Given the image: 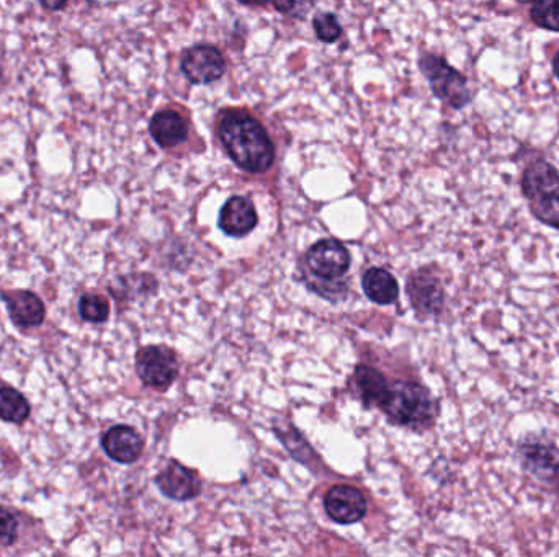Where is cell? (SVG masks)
<instances>
[{
	"mask_svg": "<svg viewBox=\"0 0 559 557\" xmlns=\"http://www.w3.org/2000/svg\"><path fill=\"white\" fill-rule=\"evenodd\" d=\"M30 415L27 397L14 388H0V419L22 424Z\"/></svg>",
	"mask_w": 559,
	"mask_h": 557,
	"instance_id": "e0dca14e",
	"label": "cell"
},
{
	"mask_svg": "<svg viewBox=\"0 0 559 557\" xmlns=\"http://www.w3.org/2000/svg\"><path fill=\"white\" fill-rule=\"evenodd\" d=\"M149 133L161 148H174L187 139V123L174 110H162L149 123Z\"/></svg>",
	"mask_w": 559,
	"mask_h": 557,
	"instance_id": "4fadbf2b",
	"label": "cell"
},
{
	"mask_svg": "<svg viewBox=\"0 0 559 557\" xmlns=\"http://www.w3.org/2000/svg\"><path fill=\"white\" fill-rule=\"evenodd\" d=\"M530 210L538 221L559 229V190L530 200Z\"/></svg>",
	"mask_w": 559,
	"mask_h": 557,
	"instance_id": "ac0fdd59",
	"label": "cell"
},
{
	"mask_svg": "<svg viewBox=\"0 0 559 557\" xmlns=\"http://www.w3.org/2000/svg\"><path fill=\"white\" fill-rule=\"evenodd\" d=\"M224 58L213 46H193L182 59V72L192 84H211L224 74Z\"/></svg>",
	"mask_w": 559,
	"mask_h": 557,
	"instance_id": "8992f818",
	"label": "cell"
},
{
	"mask_svg": "<svg viewBox=\"0 0 559 557\" xmlns=\"http://www.w3.org/2000/svg\"><path fill=\"white\" fill-rule=\"evenodd\" d=\"M79 312H81L82 319L87 322H105L110 314V306L108 301L99 295H85L81 298L79 303Z\"/></svg>",
	"mask_w": 559,
	"mask_h": 557,
	"instance_id": "ffe728a7",
	"label": "cell"
},
{
	"mask_svg": "<svg viewBox=\"0 0 559 557\" xmlns=\"http://www.w3.org/2000/svg\"><path fill=\"white\" fill-rule=\"evenodd\" d=\"M4 301L9 308L12 321L20 327H36L45 321V304L32 291L4 293Z\"/></svg>",
	"mask_w": 559,
	"mask_h": 557,
	"instance_id": "7c38bea8",
	"label": "cell"
},
{
	"mask_svg": "<svg viewBox=\"0 0 559 557\" xmlns=\"http://www.w3.org/2000/svg\"><path fill=\"white\" fill-rule=\"evenodd\" d=\"M324 507L329 517L337 523L358 522L367 515V500L362 492L352 486H336L327 492Z\"/></svg>",
	"mask_w": 559,
	"mask_h": 557,
	"instance_id": "52a82bcc",
	"label": "cell"
},
{
	"mask_svg": "<svg viewBox=\"0 0 559 557\" xmlns=\"http://www.w3.org/2000/svg\"><path fill=\"white\" fill-rule=\"evenodd\" d=\"M38 2L43 9L50 10V12H59L68 4V0H38Z\"/></svg>",
	"mask_w": 559,
	"mask_h": 557,
	"instance_id": "cb8c5ba5",
	"label": "cell"
},
{
	"mask_svg": "<svg viewBox=\"0 0 559 557\" xmlns=\"http://www.w3.org/2000/svg\"><path fill=\"white\" fill-rule=\"evenodd\" d=\"M407 293L412 306L425 316H432L442 309L443 288L439 278L429 270L414 273L407 283Z\"/></svg>",
	"mask_w": 559,
	"mask_h": 557,
	"instance_id": "ba28073f",
	"label": "cell"
},
{
	"mask_svg": "<svg viewBox=\"0 0 559 557\" xmlns=\"http://www.w3.org/2000/svg\"><path fill=\"white\" fill-rule=\"evenodd\" d=\"M522 190L528 200L542 197L546 193L559 190V174L553 165L545 161L533 162L525 170Z\"/></svg>",
	"mask_w": 559,
	"mask_h": 557,
	"instance_id": "5bb4252c",
	"label": "cell"
},
{
	"mask_svg": "<svg viewBox=\"0 0 559 557\" xmlns=\"http://www.w3.org/2000/svg\"><path fill=\"white\" fill-rule=\"evenodd\" d=\"M220 139L236 164L251 174H264L275 161L272 139L259 121L242 112H229L220 123Z\"/></svg>",
	"mask_w": 559,
	"mask_h": 557,
	"instance_id": "6da1fadb",
	"label": "cell"
},
{
	"mask_svg": "<svg viewBox=\"0 0 559 557\" xmlns=\"http://www.w3.org/2000/svg\"><path fill=\"white\" fill-rule=\"evenodd\" d=\"M530 15L538 27L559 32V0H537Z\"/></svg>",
	"mask_w": 559,
	"mask_h": 557,
	"instance_id": "d6986e66",
	"label": "cell"
},
{
	"mask_svg": "<svg viewBox=\"0 0 559 557\" xmlns=\"http://www.w3.org/2000/svg\"><path fill=\"white\" fill-rule=\"evenodd\" d=\"M363 290L376 304H393L399 296L398 281L383 268H372L363 275Z\"/></svg>",
	"mask_w": 559,
	"mask_h": 557,
	"instance_id": "9a60e30c",
	"label": "cell"
},
{
	"mask_svg": "<svg viewBox=\"0 0 559 557\" xmlns=\"http://www.w3.org/2000/svg\"><path fill=\"white\" fill-rule=\"evenodd\" d=\"M156 482L162 494L167 495L170 499L180 500V502L195 499L202 491L197 476L179 463H170L157 476Z\"/></svg>",
	"mask_w": 559,
	"mask_h": 557,
	"instance_id": "30bf717a",
	"label": "cell"
},
{
	"mask_svg": "<svg viewBox=\"0 0 559 557\" xmlns=\"http://www.w3.org/2000/svg\"><path fill=\"white\" fill-rule=\"evenodd\" d=\"M421 69L429 79L430 89L442 102L458 110L470 103L471 92L466 77L461 76L445 59L425 54L421 58Z\"/></svg>",
	"mask_w": 559,
	"mask_h": 557,
	"instance_id": "3957f363",
	"label": "cell"
},
{
	"mask_svg": "<svg viewBox=\"0 0 559 557\" xmlns=\"http://www.w3.org/2000/svg\"><path fill=\"white\" fill-rule=\"evenodd\" d=\"M314 30L319 40L334 43L342 35V27L334 14H321L314 18Z\"/></svg>",
	"mask_w": 559,
	"mask_h": 557,
	"instance_id": "44dd1931",
	"label": "cell"
},
{
	"mask_svg": "<svg viewBox=\"0 0 559 557\" xmlns=\"http://www.w3.org/2000/svg\"><path fill=\"white\" fill-rule=\"evenodd\" d=\"M306 265L314 277L324 278V280L344 277L350 267L349 250L340 242L326 239L309 249Z\"/></svg>",
	"mask_w": 559,
	"mask_h": 557,
	"instance_id": "5b68a950",
	"label": "cell"
},
{
	"mask_svg": "<svg viewBox=\"0 0 559 557\" xmlns=\"http://www.w3.org/2000/svg\"><path fill=\"white\" fill-rule=\"evenodd\" d=\"M18 536V520L14 513L0 508V544L10 546Z\"/></svg>",
	"mask_w": 559,
	"mask_h": 557,
	"instance_id": "7402d4cb",
	"label": "cell"
},
{
	"mask_svg": "<svg viewBox=\"0 0 559 557\" xmlns=\"http://www.w3.org/2000/svg\"><path fill=\"white\" fill-rule=\"evenodd\" d=\"M136 371L146 386L167 389L179 373V361L167 347H144L136 355Z\"/></svg>",
	"mask_w": 559,
	"mask_h": 557,
	"instance_id": "277c9868",
	"label": "cell"
},
{
	"mask_svg": "<svg viewBox=\"0 0 559 557\" xmlns=\"http://www.w3.org/2000/svg\"><path fill=\"white\" fill-rule=\"evenodd\" d=\"M103 450L113 461L121 464L135 463L143 453V440L139 433L126 425H117L103 435Z\"/></svg>",
	"mask_w": 559,
	"mask_h": 557,
	"instance_id": "9c48e42d",
	"label": "cell"
},
{
	"mask_svg": "<svg viewBox=\"0 0 559 557\" xmlns=\"http://www.w3.org/2000/svg\"><path fill=\"white\" fill-rule=\"evenodd\" d=\"M242 4H254V5H264L269 2V0H241Z\"/></svg>",
	"mask_w": 559,
	"mask_h": 557,
	"instance_id": "d4e9b609",
	"label": "cell"
},
{
	"mask_svg": "<svg viewBox=\"0 0 559 557\" xmlns=\"http://www.w3.org/2000/svg\"><path fill=\"white\" fill-rule=\"evenodd\" d=\"M4 81V71H2V67H0V82Z\"/></svg>",
	"mask_w": 559,
	"mask_h": 557,
	"instance_id": "4316f807",
	"label": "cell"
},
{
	"mask_svg": "<svg viewBox=\"0 0 559 557\" xmlns=\"http://www.w3.org/2000/svg\"><path fill=\"white\" fill-rule=\"evenodd\" d=\"M553 69H555L556 76L559 77V53L556 54V58L553 59Z\"/></svg>",
	"mask_w": 559,
	"mask_h": 557,
	"instance_id": "484cf974",
	"label": "cell"
},
{
	"mask_svg": "<svg viewBox=\"0 0 559 557\" xmlns=\"http://www.w3.org/2000/svg\"><path fill=\"white\" fill-rule=\"evenodd\" d=\"M275 9L291 17H301L308 14L314 5V0H273Z\"/></svg>",
	"mask_w": 559,
	"mask_h": 557,
	"instance_id": "603a6c76",
	"label": "cell"
},
{
	"mask_svg": "<svg viewBox=\"0 0 559 557\" xmlns=\"http://www.w3.org/2000/svg\"><path fill=\"white\" fill-rule=\"evenodd\" d=\"M255 226H257V213L251 200L233 197L224 203L220 213V228L228 236H246L254 231Z\"/></svg>",
	"mask_w": 559,
	"mask_h": 557,
	"instance_id": "8fae6325",
	"label": "cell"
},
{
	"mask_svg": "<svg viewBox=\"0 0 559 557\" xmlns=\"http://www.w3.org/2000/svg\"><path fill=\"white\" fill-rule=\"evenodd\" d=\"M358 394L367 406H380L381 399L385 396L388 383L380 371L373 370L370 366H358L355 371Z\"/></svg>",
	"mask_w": 559,
	"mask_h": 557,
	"instance_id": "2e32d148",
	"label": "cell"
},
{
	"mask_svg": "<svg viewBox=\"0 0 559 557\" xmlns=\"http://www.w3.org/2000/svg\"><path fill=\"white\" fill-rule=\"evenodd\" d=\"M380 407L391 422L404 427H430L437 417V404L432 394L417 383L399 381L386 388Z\"/></svg>",
	"mask_w": 559,
	"mask_h": 557,
	"instance_id": "7a4b0ae2",
	"label": "cell"
},
{
	"mask_svg": "<svg viewBox=\"0 0 559 557\" xmlns=\"http://www.w3.org/2000/svg\"><path fill=\"white\" fill-rule=\"evenodd\" d=\"M519 2H525V4H527V2H537V0H519Z\"/></svg>",
	"mask_w": 559,
	"mask_h": 557,
	"instance_id": "83f0119b",
	"label": "cell"
}]
</instances>
